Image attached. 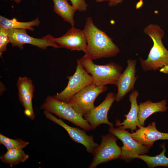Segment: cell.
I'll return each mask as SVG.
<instances>
[{
    "label": "cell",
    "instance_id": "obj_1",
    "mask_svg": "<svg viewBox=\"0 0 168 168\" xmlns=\"http://www.w3.org/2000/svg\"><path fill=\"white\" fill-rule=\"evenodd\" d=\"M83 30L87 43L84 53L90 59L113 57L120 52L119 48L112 38L95 25L91 17L86 18Z\"/></svg>",
    "mask_w": 168,
    "mask_h": 168
},
{
    "label": "cell",
    "instance_id": "obj_2",
    "mask_svg": "<svg viewBox=\"0 0 168 168\" xmlns=\"http://www.w3.org/2000/svg\"><path fill=\"white\" fill-rule=\"evenodd\" d=\"M144 32L152 39L153 45L147 59L140 58L141 68L144 71L160 70L168 64V50L162 41L164 31L159 26L151 24L144 29Z\"/></svg>",
    "mask_w": 168,
    "mask_h": 168
},
{
    "label": "cell",
    "instance_id": "obj_3",
    "mask_svg": "<svg viewBox=\"0 0 168 168\" xmlns=\"http://www.w3.org/2000/svg\"><path fill=\"white\" fill-rule=\"evenodd\" d=\"M79 59L86 71L92 76L94 84L97 86H117L122 71L120 65L114 62L103 65L97 64L85 55Z\"/></svg>",
    "mask_w": 168,
    "mask_h": 168
},
{
    "label": "cell",
    "instance_id": "obj_4",
    "mask_svg": "<svg viewBox=\"0 0 168 168\" xmlns=\"http://www.w3.org/2000/svg\"><path fill=\"white\" fill-rule=\"evenodd\" d=\"M40 109L54 114L86 131L92 130L89 123L83 116L76 111L69 103L59 101L53 96H48Z\"/></svg>",
    "mask_w": 168,
    "mask_h": 168
},
{
    "label": "cell",
    "instance_id": "obj_5",
    "mask_svg": "<svg viewBox=\"0 0 168 168\" xmlns=\"http://www.w3.org/2000/svg\"><path fill=\"white\" fill-rule=\"evenodd\" d=\"M107 89L106 86H97L93 83L82 89L67 102L76 111L83 116L95 108V99Z\"/></svg>",
    "mask_w": 168,
    "mask_h": 168
},
{
    "label": "cell",
    "instance_id": "obj_6",
    "mask_svg": "<svg viewBox=\"0 0 168 168\" xmlns=\"http://www.w3.org/2000/svg\"><path fill=\"white\" fill-rule=\"evenodd\" d=\"M100 136L101 143L92 153L93 160L89 168H95L101 163L119 159L121 155V147L117 143L119 139L117 137L111 133Z\"/></svg>",
    "mask_w": 168,
    "mask_h": 168
},
{
    "label": "cell",
    "instance_id": "obj_7",
    "mask_svg": "<svg viewBox=\"0 0 168 168\" xmlns=\"http://www.w3.org/2000/svg\"><path fill=\"white\" fill-rule=\"evenodd\" d=\"M77 63L74 73L67 77L68 82L67 86L61 92L53 96L55 99L67 102L82 89L93 83L92 76L86 71L79 59L77 60Z\"/></svg>",
    "mask_w": 168,
    "mask_h": 168
},
{
    "label": "cell",
    "instance_id": "obj_8",
    "mask_svg": "<svg viewBox=\"0 0 168 168\" xmlns=\"http://www.w3.org/2000/svg\"><path fill=\"white\" fill-rule=\"evenodd\" d=\"M25 29H12L7 30L9 42L13 47H17L21 49L26 44L36 46L40 49H45L48 47L55 49L60 47L54 41V37L48 34L41 38H37L29 35Z\"/></svg>",
    "mask_w": 168,
    "mask_h": 168
},
{
    "label": "cell",
    "instance_id": "obj_9",
    "mask_svg": "<svg viewBox=\"0 0 168 168\" xmlns=\"http://www.w3.org/2000/svg\"><path fill=\"white\" fill-rule=\"evenodd\" d=\"M109 132L119 139L123 142L120 159L129 161L137 158L140 155L145 154L149 150L147 146L141 144L132 137L131 133L125 129L119 128H110Z\"/></svg>",
    "mask_w": 168,
    "mask_h": 168
},
{
    "label": "cell",
    "instance_id": "obj_10",
    "mask_svg": "<svg viewBox=\"0 0 168 168\" xmlns=\"http://www.w3.org/2000/svg\"><path fill=\"white\" fill-rule=\"evenodd\" d=\"M44 113L46 118L63 128L72 140L83 145L88 152L92 154L99 145L94 141L93 136L88 135L84 130L68 125L61 119L57 118L49 112L44 111Z\"/></svg>",
    "mask_w": 168,
    "mask_h": 168
},
{
    "label": "cell",
    "instance_id": "obj_11",
    "mask_svg": "<svg viewBox=\"0 0 168 168\" xmlns=\"http://www.w3.org/2000/svg\"><path fill=\"white\" fill-rule=\"evenodd\" d=\"M116 95L113 92L108 93L104 100L95 107L90 112L83 116L89 123L92 130L95 129L102 124H106L110 128L114 127L113 124L108 120L107 114L113 103L115 100Z\"/></svg>",
    "mask_w": 168,
    "mask_h": 168
},
{
    "label": "cell",
    "instance_id": "obj_12",
    "mask_svg": "<svg viewBox=\"0 0 168 168\" xmlns=\"http://www.w3.org/2000/svg\"><path fill=\"white\" fill-rule=\"evenodd\" d=\"M16 85L19 100L24 109L25 115L32 120L35 117L32 99L35 89L31 79L27 77H19Z\"/></svg>",
    "mask_w": 168,
    "mask_h": 168
},
{
    "label": "cell",
    "instance_id": "obj_13",
    "mask_svg": "<svg viewBox=\"0 0 168 168\" xmlns=\"http://www.w3.org/2000/svg\"><path fill=\"white\" fill-rule=\"evenodd\" d=\"M54 41L61 48L71 50L83 51L84 52L87 43L83 30L72 26L62 36L54 38Z\"/></svg>",
    "mask_w": 168,
    "mask_h": 168
},
{
    "label": "cell",
    "instance_id": "obj_14",
    "mask_svg": "<svg viewBox=\"0 0 168 168\" xmlns=\"http://www.w3.org/2000/svg\"><path fill=\"white\" fill-rule=\"evenodd\" d=\"M136 63V59L127 60V66L120 75L116 86L118 88L115 97L116 102H119L128 92L133 90L138 78L135 76Z\"/></svg>",
    "mask_w": 168,
    "mask_h": 168
},
{
    "label": "cell",
    "instance_id": "obj_15",
    "mask_svg": "<svg viewBox=\"0 0 168 168\" xmlns=\"http://www.w3.org/2000/svg\"><path fill=\"white\" fill-rule=\"evenodd\" d=\"M156 123L153 122L147 127L141 126L135 132L131 133L136 141L150 149L154 142L160 140H168V133L158 131L156 128Z\"/></svg>",
    "mask_w": 168,
    "mask_h": 168
},
{
    "label": "cell",
    "instance_id": "obj_16",
    "mask_svg": "<svg viewBox=\"0 0 168 168\" xmlns=\"http://www.w3.org/2000/svg\"><path fill=\"white\" fill-rule=\"evenodd\" d=\"M139 95L138 91L135 90L133 91L129 96V100L131 103L129 111L125 115L126 119L122 123L119 119L116 120L115 125L120 128L126 129H129L132 133L137 129L141 127L138 121V114L139 106L137 102V98Z\"/></svg>",
    "mask_w": 168,
    "mask_h": 168
},
{
    "label": "cell",
    "instance_id": "obj_17",
    "mask_svg": "<svg viewBox=\"0 0 168 168\" xmlns=\"http://www.w3.org/2000/svg\"><path fill=\"white\" fill-rule=\"evenodd\" d=\"M165 100L153 102L150 100L139 104L138 114V121L141 126H144L146 119L152 114L159 112L166 111L167 110Z\"/></svg>",
    "mask_w": 168,
    "mask_h": 168
},
{
    "label": "cell",
    "instance_id": "obj_18",
    "mask_svg": "<svg viewBox=\"0 0 168 168\" xmlns=\"http://www.w3.org/2000/svg\"><path fill=\"white\" fill-rule=\"evenodd\" d=\"M53 10L65 21L74 26V15L77 9L68 2V0H52Z\"/></svg>",
    "mask_w": 168,
    "mask_h": 168
},
{
    "label": "cell",
    "instance_id": "obj_19",
    "mask_svg": "<svg viewBox=\"0 0 168 168\" xmlns=\"http://www.w3.org/2000/svg\"><path fill=\"white\" fill-rule=\"evenodd\" d=\"M40 21L39 18L29 22H20L15 18L8 19L2 16H0V26L7 30L12 29H25L33 31V26H39Z\"/></svg>",
    "mask_w": 168,
    "mask_h": 168
},
{
    "label": "cell",
    "instance_id": "obj_20",
    "mask_svg": "<svg viewBox=\"0 0 168 168\" xmlns=\"http://www.w3.org/2000/svg\"><path fill=\"white\" fill-rule=\"evenodd\" d=\"M29 158L22 149H11L0 157L2 162L8 164L10 167L23 162Z\"/></svg>",
    "mask_w": 168,
    "mask_h": 168
},
{
    "label": "cell",
    "instance_id": "obj_21",
    "mask_svg": "<svg viewBox=\"0 0 168 168\" xmlns=\"http://www.w3.org/2000/svg\"><path fill=\"white\" fill-rule=\"evenodd\" d=\"M162 148L161 152L159 155L154 156H148L145 154L138 156L137 158L144 161L149 167L153 168L158 166L168 167V158L165 155L166 151L165 143L161 145Z\"/></svg>",
    "mask_w": 168,
    "mask_h": 168
},
{
    "label": "cell",
    "instance_id": "obj_22",
    "mask_svg": "<svg viewBox=\"0 0 168 168\" xmlns=\"http://www.w3.org/2000/svg\"><path fill=\"white\" fill-rule=\"evenodd\" d=\"M0 143L7 150L11 149H23L29 142L20 138L12 139L0 134Z\"/></svg>",
    "mask_w": 168,
    "mask_h": 168
},
{
    "label": "cell",
    "instance_id": "obj_23",
    "mask_svg": "<svg viewBox=\"0 0 168 168\" xmlns=\"http://www.w3.org/2000/svg\"><path fill=\"white\" fill-rule=\"evenodd\" d=\"M10 43L7 30L0 26V56L2 59V54L7 49V45Z\"/></svg>",
    "mask_w": 168,
    "mask_h": 168
},
{
    "label": "cell",
    "instance_id": "obj_24",
    "mask_svg": "<svg viewBox=\"0 0 168 168\" xmlns=\"http://www.w3.org/2000/svg\"><path fill=\"white\" fill-rule=\"evenodd\" d=\"M72 5L74 7L77 11L80 12L86 11L87 9L88 5L85 0H69Z\"/></svg>",
    "mask_w": 168,
    "mask_h": 168
},
{
    "label": "cell",
    "instance_id": "obj_25",
    "mask_svg": "<svg viewBox=\"0 0 168 168\" xmlns=\"http://www.w3.org/2000/svg\"><path fill=\"white\" fill-rule=\"evenodd\" d=\"M124 0H96L97 2H108V5L110 7H114L122 3Z\"/></svg>",
    "mask_w": 168,
    "mask_h": 168
},
{
    "label": "cell",
    "instance_id": "obj_26",
    "mask_svg": "<svg viewBox=\"0 0 168 168\" xmlns=\"http://www.w3.org/2000/svg\"><path fill=\"white\" fill-rule=\"evenodd\" d=\"M160 72L164 73H168V64L160 69Z\"/></svg>",
    "mask_w": 168,
    "mask_h": 168
},
{
    "label": "cell",
    "instance_id": "obj_27",
    "mask_svg": "<svg viewBox=\"0 0 168 168\" xmlns=\"http://www.w3.org/2000/svg\"><path fill=\"white\" fill-rule=\"evenodd\" d=\"M9 0L13 1L17 3H19L21 2V0Z\"/></svg>",
    "mask_w": 168,
    "mask_h": 168
}]
</instances>
